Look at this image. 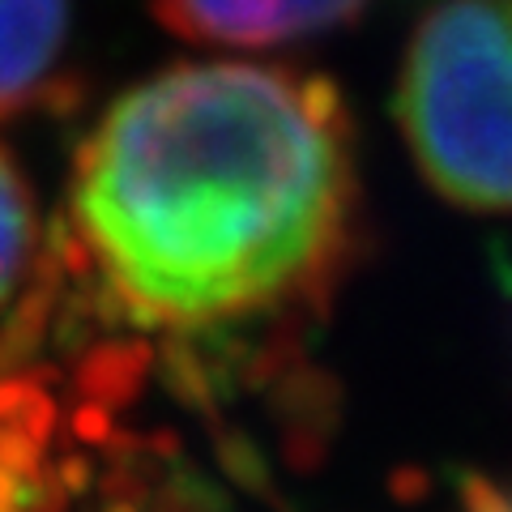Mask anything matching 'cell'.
<instances>
[{
  "label": "cell",
  "mask_w": 512,
  "mask_h": 512,
  "mask_svg": "<svg viewBox=\"0 0 512 512\" xmlns=\"http://www.w3.org/2000/svg\"><path fill=\"white\" fill-rule=\"evenodd\" d=\"M73 235L158 329H218L325 295L359 244L355 120L320 73L197 60L128 86L77 150Z\"/></svg>",
  "instance_id": "6da1fadb"
},
{
  "label": "cell",
  "mask_w": 512,
  "mask_h": 512,
  "mask_svg": "<svg viewBox=\"0 0 512 512\" xmlns=\"http://www.w3.org/2000/svg\"><path fill=\"white\" fill-rule=\"evenodd\" d=\"M393 111L448 205L512 214V0H436L406 43Z\"/></svg>",
  "instance_id": "7a4b0ae2"
},
{
  "label": "cell",
  "mask_w": 512,
  "mask_h": 512,
  "mask_svg": "<svg viewBox=\"0 0 512 512\" xmlns=\"http://www.w3.org/2000/svg\"><path fill=\"white\" fill-rule=\"evenodd\" d=\"M372 0H154L171 35L210 47H286L359 22Z\"/></svg>",
  "instance_id": "3957f363"
},
{
  "label": "cell",
  "mask_w": 512,
  "mask_h": 512,
  "mask_svg": "<svg viewBox=\"0 0 512 512\" xmlns=\"http://www.w3.org/2000/svg\"><path fill=\"white\" fill-rule=\"evenodd\" d=\"M73 0H0V116L69 94Z\"/></svg>",
  "instance_id": "277c9868"
},
{
  "label": "cell",
  "mask_w": 512,
  "mask_h": 512,
  "mask_svg": "<svg viewBox=\"0 0 512 512\" xmlns=\"http://www.w3.org/2000/svg\"><path fill=\"white\" fill-rule=\"evenodd\" d=\"M47 269V239L39 201L26 175L5 146H0V316L18 312L35 295Z\"/></svg>",
  "instance_id": "5b68a950"
},
{
  "label": "cell",
  "mask_w": 512,
  "mask_h": 512,
  "mask_svg": "<svg viewBox=\"0 0 512 512\" xmlns=\"http://www.w3.org/2000/svg\"><path fill=\"white\" fill-rule=\"evenodd\" d=\"M457 512H512V478L466 474L457 483Z\"/></svg>",
  "instance_id": "8992f818"
},
{
  "label": "cell",
  "mask_w": 512,
  "mask_h": 512,
  "mask_svg": "<svg viewBox=\"0 0 512 512\" xmlns=\"http://www.w3.org/2000/svg\"><path fill=\"white\" fill-rule=\"evenodd\" d=\"M500 308H504V338L512 350V261L500 265Z\"/></svg>",
  "instance_id": "52a82bcc"
}]
</instances>
